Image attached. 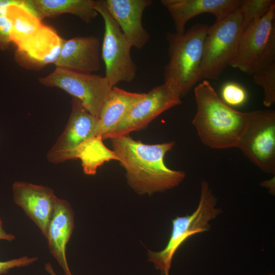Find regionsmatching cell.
<instances>
[{"mask_svg":"<svg viewBox=\"0 0 275 275\" xmlns=\"http://www.w3.org/2000/svg\"><path fill=\"white\" fill-rule=\"evenodd\" d=\"M12 22L6 15L0 17V40L8 42L11 41Z\"/></svg>","mask_w":275,"mask_h":275,"instance_id":"26","label":"cell"},{"mask_svg":"<svg viewBox=\"0 0 275 275\" xmlns=\"http://www.w3.org/2000/svg\"><path fill=\"white\" fill-rule=\"evenodd\" d=\"M64 41L54 30L43 25L38 34L19 50L39 64H54Z\"/></svg>","mask_w":275,"mask_h":275,"instance_id":"20","label":"cell"},{"mask_svg":"<svg viewBox=\"0 0 275 275\" xmlns=\"http://www.w3.org/2000/svg\"><path fill=\"white\" fill-rule=\"evenodd\" d=\"M209 26L198 23L183 34L168 33L169 60L164 67V83L181 98L201 80V66Z\"/></svg>","mask_w":275,"mask_h":275,"instance_id":"3","label":"cell"},{"mask_svg":"<svg viewBox=\"0 0 275 275\" xmlns=\"http://www.w3.org/2000/svg\"><path fill=\"white\" fill-rule=\"evenodd\" d=\"M74 228V212L68 201L57 197L49 222L46 238L50 253L63 269L71 274L66 254L67 244Z\"/></svg>","mask_w":275,"mask_h":275,"instance_id":"16","label":"cell"},{"mask_svg":"<svg viewBox=\"0 0 275 275\" xmlns=\"http://www.w3.org/2000/svg\"><path fill=\"white\" fill-rule=\"evenodd\" d=\"M194 91L197 109L192 124L202 142L213 149L237 148L246 127V112L226 104L208 80Z\"/></svg>","mask_w":275,"mask_h":275,"instance_id":"2","label":"cell"},{"mask_svg":"<svg viewBox=\"0 0 275 275\" xmlns=\"http://www.w3.org/2000/svg\"><path fill=\"white\" fill-rule=\"evenodd\" d=\"M71 114L66 127L47 154L48 160L59 163L75 159L78 148L96 136L98 117L89 112L78 99L72 98Z\"/></svg>","mask_w":275,"mask_h":275,"instance_id":"10","label":"cell"},{"mask_svg":"<svg viewBox=\"0 0 275 275\" xmlns=\"http://www.w3.org/2000/svg\"><path fill=\"white\" fill-rule=\"evenodd\" d=\"M254 82L263 90V104L270 107L275 102V63L256 70L252 75Z\"/></svg>","mask_w":275,"mask_h":275,"instance_id":"23","label":"cell"},{"mask_svg":"<svg viewBox=\"0 0 275 275\" xmlns=\"http://www.w3.org/2000/svg\"><path fill=\"white\" fill-rule=\"evenodd\" d=\"M216 199L205 180L201 183L198 206L190 215L177 216L172 220V228L166 246L159 252L149 251V260L162 275H169L173 258L179 247L189 237L204 232L210 228L209 222L218 215L221 210L216 207Z\"/></svg>","mask_w":275,"mask_h":275,"instance_id":"4","label":"cell"},{"mask_svg":"<svg viewBox=\"0 0 275 275\" xmlns=\"http://www.w3.org/2000/svg\"><path fill=\"white\" fill-rule=\"evenodd\" d=\"M7 15L12 22L11 41L18 49L35 37L44 25L34 12L30 1H17L8 7Z\"/></svg>","mask_w":275,"mask_h":275,"instance_id":"18","label":"cell"},{"mask_svg":"<svg viewBox=\"0 0 275 275\" xmlns=\"http://www.w3.org/2000/svg\"><path fill=\"white\" fill-rule=\"evenodd\" d=\"M13 200L36 224L44 237L57 196L50 188L24 181L12 185Z\"/></svg>","mask_w":275,"mask_h":275,"instance_id":"12","label":"cell"},{"mask_svg":"<svg viewBox=\"0 0 275 275\" xmlns=\"http://www.w3.org/2000/svg\"><path fill=\"white\" fill-rule=\"evenodd\" d=\"M113 151L126 171L129 186L140 195H151L178 186L185 178L181 171L169 168L165 155L174 142L147 144L128 135L111 139Z\"/></svg>","mask_w":275,"mask_h":275,"instance_id":"1","label":"cell"},{"mask_svg":"<svg viewBox=\"0 0 275 275\" xmlns=\"http://www.w3.org/2000/svg\"><path fill=\"white\" fill-rule=\"evenodd\" d=\"M241 0H162L172 17L177 34L185 32V25L197 15L210 13L222 20L240 5Z\"/></svg>","mask_w":275,"mask_h":275,"instance_id":"14","label":"cell"},{"mask_svg":"<svg viewBox=\"0 0 275 275\" xmlns=\"http://www.w3.org/2000/svg\"><path fill=\"white\" fill-rule=\"evenodd\" d=\"M43 86L61 89L78 99L85 108L98 117L112 87L105 76L56 67L39 79Z\"/></svg>","mask_w":275,"mask_h":275,"instance_id":"8","label":"cell"},{"mask_svg":"<svg viewBox=\"0 0 275 275\" xmlns=\"http://www.w3.org/2000/svg\"><path fill=\"white\" fill-rule=\"evenodd\" d=\"M15 239V236L14 235L11 233H9L4 230L3 221L0 217V240H3L11 242Z\"/></svg>","mask_w":275,"mask_h":275,"instance_id":"27","label":"cell"},{"mask_svg":"<svg viewBox=\"0 0 275 275\" xmlns=\"http://www.w3.org/2000/svg\"><path fill=\"white\" fill-rule=\"evenodd\" d=\"M274 39L275 5L243 32L236 55L230 66L252 75L259 60Z\"/></svg>","mask_w":275,"mask_h":275,"instance_id":"11","label":"cell"},{"mask_svg":"<svg viewBox=\"0 0 275 275\" xmlns=\"http://www.w3.org/2000/svg\"><path fill=\"white\" fill-rule=\"evenodd\" d=\"M274 5V0H241L242 32L266 15Z\"/></svg>","mask_w":275,"mask_h":275,"instance_id":"22","label":"cell"},{"mask_svg":"<svg viewBox=\"0 0 275 275\" xmlns=\"http://www.w3.org/2000/svg\"><path fill=\"white\" fill-rule=\"evenodd\" d=\"M101 137L94 136L82 143L77 149L75 159L82 161L84 171L88 175L96 173L98 166L104 161L115 159L118 157L113 151L108 150L103 144Z\"/></svg>","mask_w":275,"mask_h":275,"instance_id":"21","label":"cell"},{"mask_svg":"<svg viewBox=\"0 0 275 275\" xmlns=\"http://www.w3.org/2000/svg\"><path fill=\"white\" fill-rule=\"evenodd\" d=\"M248 122L237 146L253 163L264 172L275 173V112H246Z\"/></svg>","mask_w":275,"mask_h":275,"instance_id":"7","label":"cell"},{"mask_svg":"<svg viewBox=\"0 0 275 275\" xmlns=\"http://www.w3.org/2000/svg\"><path fill=\"white\" fill-rule=\"evenodd\" d=\"M146 93L131 92L114 86L104 101L98 117L96 135L102 139L115 129Z\"/></svg>","mask_w":275,"mask_h":275,"instance_id":"17","label":"cell"},{"mask_svg":"<svg viewBox=\"0 0 275 275\" xmlns=\"http://www.w3.org/2000/svg\"><path fill=\"white\" fill-rule=\"evenodd\" d=\"M181 103V97L165 84L154 87L134 104L115 129L103 139L127 135L143 129L160 114Z\"/></svg>","mask_w":275,"mask_h":275,"instance_id":"9","label":"cell"},{"mask_svg":"<svg viewBox=\"0 0 275 275\" xmlns=\"http://www.w3.org/2000/svg\"><path fill=\"white\" fill-rule=\"evenodd\" d=\"M100 41L93 36L75 37L64 40L54 63L56 67L91 73L101 68Z\"/></svg>","mask_w":275,"mask_h":275,"instance_id":"15","label":"cell"},{"mask_svg":"<svg viewBox=\"0 0 275 275\" xmlns=\"http://www.w3.org/2000/svg\"><path fill=\"white\" fill-rule=\"evenodd\" d=\"M45 269L49 274V275H57L54 271L52 265L50 263H45ZM69 275H72V274Z\"/></svg>","mask_w":275,"mask_h":275,"instance_id":"30","label":"cell"},{"mask_svg":"<svg viewBox=\"0 0 275 275\" xmlns=\"http://www.w3.org/2000/svg\"><path fill=\"white\" fill-rule=\"evenodd\" d=\"M162 275V274H161Z\"/></svg>","mask_w":275,"mask_h":275,"instance_id":"31","label":"cell"},{"mask_svg":"<svg viewBox=\"0 0 275 275\" xmlns=\"http://www.w3.org/2000/svg\"><path fill=\"white\" fill-rule=\"evenodd\" d=\"M262 184H263V185L269 188L270 190H271L272 191L273 190H274V178H272V179L268 181H265L263 182H262Z\"/></svg>","mask_w":275,"mask_h":275,"instance_id":"29","label":"cell"},{"mask_svg":"<svg viewBox=\"0 0 275 275\" xmlns=\"http://www.w3.org/2000/svg\"><path fill=\"white\" fill-rule=\"evenodd\" d=\"M222 100L229 106H239L243 104L248 98L247 92L241 85L234 82H228L221 90Z\"/></svg>","mask_w":275,"mask_h":275,"instance_id":"24","label":"cell"},{"mask_svg":"<svg viewBox=\"0 0 275 275\" xmlns=\"http://www.w3.org/2000/svg\"><path fill=\"white\" fill-rule=\"evenodd\" d=\"M38 259L37 257H30L24 256L7 261L0 260V275L7 273L12 268L31 265L36 262Z\"/></svg>","mask_w":275,"mask_h":275,"instance_id":"25","label":"cell"},{"mask_svg":"<svg viewBox=\"0 0 275 275\" xmlns=\"http://www.w3.org/2000/svg\"><path fill=\"white\" fill-rule=\"evenodd\" d=\"M94 8L104 23L101 56L105 78L112 87L121 81L131 82L137 70L131 56L132 46L108 11L104 1H95Z\"/></svg>","mask_w":275,"mask_h":275,"instance_id":"6","label":"cell"},{"mask_svg":"<svg viewBox=\"0 0 275 275\" xmlns=\"http://www.w3.org/2000/svg\"><path fill=\"white\" fill-rule=\"evenodd\" d=\"M32 8L41 20L63 13L73 14L89 23L97 16L92 0H33Z\"/></svg>","mask_w":275,"mask_h":275,"instance_id":"19","label":"cell"},{"mask_svg":"<svg viewBox=\"0 0 275 275\" xmlns=\"http://www.w3.org/2000/svg\"><path fill=\"white\" fill-rule=\"evenodd\" d=\"M239 7L225 18L209 26L201 66V79H217L235 58L242 35Z\"/></svg>","mask_w":275,"mask_h":275,"instance_id":"5","label":"cell"},{"mask_svg":"<svg viewBox=\"0 0 275 275\" xmlns=\"http://www.w3.org/2000/svg\"><path fill=\"white\" fill-rule=\"evenodd\" d=\"M17 2L15 0H0V17L6 15L8 7Z\"/></svg>","mask_w":275,"mask_h":275,"instance_id":"28","label":"cell"},{"mask_svg":"<svg viewBox=\"0 0 275 275\" xmlns=\"http://www.w3.org/2000/svg\"><path fill=\"white\" fill-rule=\"evenodd\" d=\"M105 6L132 47L143 48L150 35L142 24L144 10L151 0H105Z\"/></svg>","mask_w":275,"mask_h":275,"instance_id":"13","label":"cell"}]
</instances>
